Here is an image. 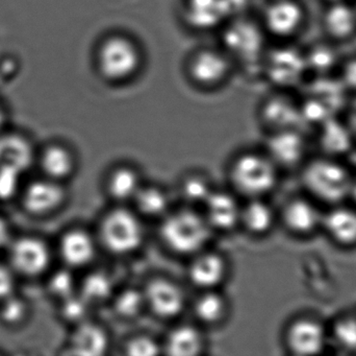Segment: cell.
Here are the masks:
<instances>
[{
    "label": "cell",
    "mask_w": 356,
    "mask_h": 356,
    "mask_svg": "<svg viewBox=\"0 0 356 356\" xmlns=\"http://www.w3.org/2000/svg\"><path fill=\"white\" fill-rule=\"evenodd\" d=\"M211 226L205 217L192 210H179L166 217L161 235L165 244L180 254L200 250L209 238Z\"/></svg>",
    "instance_id": "obj_1"
},
{
    "label": "cell",
    "mask_w": 356,
    "mask_h": 356,
    "mask_svg": "<svg viewBox=\"0 0 356 356\" xmlns=\"http://www.w3.org/2000/svg\"><path fill=\"white\" fill-rule=\"evenodd\" d=\"M98 70L110 82H124L133 77L141 65V52L137 44L122 35L110 36L97 50Z\"/></svg>",
    "instance_id": "obj_2"
},
{
    "label": "cell",
    "mask_w": 356,
    "mask_h": 356,
    "mask_svg": "<svg viewBox=\"0 0 356 356\" xmlns=\"http://www.w3.org/2000/svg\"><path fill=\"white\" fill-rule=\"evenodd\" d=\"M6 261L17 277L35 279L49 272L52 252L49 245L39 236L14 238L6 250Z\"/></svg>",
    "instance_id": "obj_3"
},
{
    "label": "cell",
    "mask_w": 356,
    "mask_h": 356,
    "mask_svg": "<svg viewBox=\"0 0 356 356\" xmlns=\"http://www.w3.org/2000/svg\"><path fill=\"white\" fill-rule=\"evenodd\" d=\"M230 179L241 194L253 199L259 198L275 185L276 171L273 161L261 155H242L232 164Z\"/></svg>",
    "instance_id": "obj_4"
},
{
    "label": "cell",
    "mask_w": 356,
    "mask_h": 356,
    "mask_svg": "<svg viewBox=\"0 0 356 356\" xmlns=\"http://www.w3.org/2000/svg\"><path fill=\"white\" fill-rule=\"evenodd\" d=\"M102 240L111 252L127 254L139 248L143 228L131 211L117 208L104 217L100 227Z\"/></svg>",
    "instance_id": "obj_5"
},
{
    "label": "cell",
    "mask_w": 356,
    "mask_h": 356,
    "mask_svg": "<svg viewBox=\"0 0 356 356\" xmlns=\"http://www.w3.org/2000/svg\"><path fill=\"white\" fill-rule=\"evenodd\" d=\"M307 187L319 198L330 202L342 200L349 194L351 180L343 167L328 161H317L305 173Z\"/></svg>",
    "instance_id": "obj_6"
},
{
    "label": "cell",
    "mask_w": 356,
    "mask_h": 356,
    "mask_svg": "<svg viewBox=\"0 0 356 356\" xmlns=\"http://www.w3.org/2000/svg\"><path fill=\"white\" fill-rule=\"evenodd\" d=\"M67 192L60 182L49 178L31 182L21 196L23 209L33 217H46L58 211L66 202Z\"/></svg>",
    "instance_id": "obj_7"
},
{
    "label": "cell",
    "mask_w": 356,
    "mask_h": 356,
    "mask_svg": "<svg viewBox=\"0 0 356 356\" xmlns=\"http://www.w3.org/2000/svg\"><path fill=\"white\" fill-rule=\"evenodd\" d=\"M325 326L317 320L299 319L286 332V344L295 356H319L327 344Z\"/></svg>",
    "instance_id": "obj_8"
},
{
    "label": "cell",
    "mask_w": 356,
    "mask_h": 356,
    "mask_svg": "<svg viewBox=\"0 0 356 356\" xmlns=\"http://www.w3.org/2000/svg\"><path fill=\"white\" fill-rule=\"evenodd\" d=\"M188 69L195 83L202 87H213L229 75L230 61L225 54L218 50L200 49L193 54Z\"/></svg>",
    "instance_id": "obj_9"
},
{
    "label": "cell",
    "mask_w": 356,
    "mask_h": 356,
    "mask_svg": "<svg viewBox=\"0 0 356 356\" xmlns=\"http://www.w3.org/2000/svg\"><path fill=\"white\" fill-rule=\"evenodd\" d=\"M228 52L242 62H252L259 58L263 49L261 31L250 21L240 20L232 23L224 36Z\"/></svg>",
    "instance_id": "obj_10"
},
{
    "label": "cell",
    "mask_w": 356,
    "mask_h": 356,
    "mask_svg": "<svg viewBox=\"0 0 356 356\" xmlns=\"http://www.w3.org/2000/svg\"><path fill=\"white\" fill-rule=\"evenodd\" d=\"M266 67L272 82L277 85L291 86L300 81L307 61L295 49L280 48L269 54Z\"/></svg>",
    "instance_id": "obj_11"
},
{
    "label": "cell",
    "mask_w": 356,
    "mask_h": 356,
    "mask_svg": "<svg viewBox=\"0 0 356 356\" xmlns=\"http://www.w3.org/2000/svg\"><path fill=\"white\" fill-rule=\"evenodd\" d=\"M144 298L150 309L163 318L177 317L184 307V293L169 280H152L146 288Z\"/></svg>",
    "instance_id": "obj_12"
},
{
    "label": "cell",
    "mask_w": 356,
    "mask_h": 356,
    "mask_svg": "<svg viewBox=\"0 0 356 356\" xmlns=\"http://www.w3.org/2000/svg\"><path fill=\"white\" fill-rule=\"evenodd\" d=\"M35 158L31 142L17 134L0 136V171L22 175L33 164Z\"/></svg>",
    "instance_id": "obj_13"
},
{
    "label": "cell",
    "mask_w": 356,
    "mask_h": 356,
    "mask_svg": "<svg viewBox=\"0 0 356 356\" xmlns=\"http://www.w3.org/2000/svg\"><path fill=\"white\" fill-rule=\"evenodd\" d=\"M230 16L226 0H186L184 17L196 29H215Z\"/></svg>",
    "instance_id": "obj_14"
},
{
    "label": "cell",
    "mask_w": 356,
    "mask_h": 356,
    "mask_svg": "<svg viewBox=\"0 0 356 356\" xmlns=\"http://www.w3.org/2000/svg\"><path fill=\"white\" fill-rule=\"evenodd\" d=\"M60 258L68 267L88 265L95 254V245L91 235L81 229H71L60 236L58 242Z\"/></svg>",
    "instance_id": "obj_15"
},
{
    "label": "cell",
    "mask_w": 356,
    "mask_h": 356,
    "mask_svg": "<svg viewBox=\"0 0 356 356\" xmlns=\"http://www.w3.org/2000/svg\"><path fill=\"white\" fill-rule=\"evenodd\" d=\"M40 167L46 178L63 183L74 173L76 160L70 148L54 144L46 146L40 155Z\"/></svg>",
    "instance_id": "obj_16"
},
{
    "label": "cell",
    "mask_w": 356,
    "mask_h": 356,
    "mask_svg": "<svg viewBox=\"0 0 356 356\" xmlns=\"http://www.w3.org/2000/svg\"><path fill=\"white\" fill-rule=\"evenodd\" d=\"M108 349V334L95 324H81L71 336L72 356H104Z\"/></svg>",
    "instance_id": "obj_17"
},
{
    "label": "cell",
    "mask_w": 356,
    "mask_h": 356,
    "mask_svg": "<svg viewBox=\"0 0 356 356\" xmlns=\"http://www.w3.org/2000/svg\"><path fill=\"white\" fill-rule=\"evenodd\" d=\"M207 221L209 226L219 229H230L241 217V209L236 199L224 192H213L205 201Z\"/></svg>",
    "instance_id": "obj_18"
},
{
    "label": "cell",
    "mask_w": 356,
    "mask_h": 356,
    "mask_svg": "<svg viewBox=\"0 0 356 356\" xmlns=\"http://www.w3.org/2000/svg\"><path fill=\"white\" fill-rule=\"evenodd\" d=\"M225 273V261L221 256L213 253L197 257L190 268L191 281L204 290H209L221 284Z\"/></svg>",
    "instance_id": "obj_19"
},
{
    "label": "cell",
    "mask_w": 356,
    "mask_h": 356,
    "mask_svg": "<svg viewBox=\"0 0 356 356\" xmlns=\"http://www.w3.org/2000/svg\"><path fill=\"white\" fill-rule=\"evenodd\" d=\"M322 226L328 235L342 246L356 244V212L347 208H337L322 219Z\"/></svg>",
    "instance_id": "obj_20"
},
{
    "label": "cell",
    "mask_w": 356,
    "mask_h": 356,
    "mask_svg": "<svg viewBox=\"0 0 356 356\" xmlns=\"http://www.w3.org/2000/svg\"><path fill=\"white\" fill-rule=\"evenodd\" d=\"M302 139L294 130L276 131L268 140V150L272 160L280 164H293L303 154Z\"/></svg>",
    "instance_id": "obj_21"
},
{
    "label": "cell",
    "mask_w": 356,
    "mask_h": 356,
    "mask_svg": "<svg viewBox=\"0 0 356 356\" xmlns=\"http://www.w3.org/2000/svg\"><path fill=\"white\" fill-rule=\"evenodd\" d=\"M301 17V8L295 2L280 0L272 3L265 13L266 25L276 35H288L298 26Z\"/></svg>",
    "instance_id": "obj_22"
},
{
    "label": "cell",
    "mask_w": 356,
    "mask_h": 356,
    "mask_svg": "<svg viewBox=\"0 0 356 356\" xmlns=\"http://www.w3.org/2000/svg\"><path fill=\"white\" fill-rule=\"evenodd\" d=\"M284 223L297 234H309L322 225L323 217L307 201L295 200L284 209Z\"/></svg>",
    "instance_id": "obj_23"
},
{
    "label": "cell",
    "mask_w": 356,
    "mask_h": 356,
    "mask_svg": "<svg viewBox=\"0 0 356 356\" xmlns=\"http://www.w3.org/2000/svg\"><path fill=\"white\" fill-rule=\"evenodd\" d=\"M141 176L131 167H117L106 179V189L111 198L123 202L134 200L141 188Z\"/></svg>",
    "instance_id": "obj_24"
},
{
    "label": "cell",
    "mask_w": 356,
    "mask_h": 356,
    "mask_svg": "<svg viewBox=\"0 0 356 356\" xmlns=\"http://www.w3.org/2000/svg\"><path fill=\"white\" fill-rule=\"evenodd\" d=\"M263 118L276 131L294 130L302 121L300 109L286 98H274L268 100L263 108Z\"/></svg>",
    "instance_id": "obj_25"
},
{
    "label": "cell",
    "mask_w": 356,
    "mask_h": 356,
    "mask_svg": "<svg viewBox=\"0 0 356 356\" xmlns=\"http://www.w3.org/2000/svg\"><path fill=\"white\" fill-rule=\"evenodd\" d=\"M168 356H199L203 350V338L192 326H179L169 334L166 341Z\"/></svg>",
    "instance_id": "obj_26"
},
{
    "label": "cell",
    "mask_w": 356,
    "mask_h": 356,
    "mask_svg": "<svg viewBox=\"0 0 356 356\" xmlns=\"http://www.w3.org/2000/svg\"><path fill=\"white\" fill-rule=\"evenodd\" d=\"M240 219L249 231L263 234L271 229L274 215L269 205L254 199L241 210Z\"/></svg>",
    "instance_id": "obj_27"
},
{
    "label": "cell",
    "mask_w": 356,
    "mask_h": 356,
    "mask_svg": "<svg viewBox=\"0 0 356 356\" xmlns=\"http://www.w3.org/2000/svg\"><path fill=\"white\" fill-rule=\"evenodd\" d=\"M134 201L138 209L148 217H158L166 212L169 196L163 188L156 185L141 186Z\"/></svg>",
    "instance_id": "obj_28"
},
{
    "label": "cell",
    "mask_w": 356,
    "mask_h": 356,
    "mask_svg": "<svg viewBox=\"0 0 356 356\" xmlns=\"http://www.w3.org/2000/svg\"><path fill=\"white\" fill-rule=\"evenodd\" d=\"M196 317L203 323L216 324L226 314V302L223 297L216 293H205L197 299L194 307Z\"/></svg>",
    "instance_id": "obj_29"
},
{
    "label": "cell",
    "mask_w": 356,
    "mask_h": 356,
    "mask_svg": "<svg viewBox=\"0 0 356 356\" xmlns=\"http://www.w3.org/2000/svg\"><path fill=\"white\" fill-rule=\"evenodd\" d=\"M31 315V307L23 297L16 294L0 303V322L6 327L23 325Z\"/></svg>",
    "instance_id": "obj_30"
},
{
    "label": "cell",
    "mask_w": 356,
    "mask_h": 356,
    "mask_svg": "<svg viewBox=\"0 0 356 356\" xmlns=\"http://www.w3.org/2000/svg\"><path fill=\"white\" fill-rule=\"evenodd\" d=\"M321 141L327 152L341 154L348 150L351 139L346 127L330 118L323 123Z\"/></svg>",
    "instance_id": "obj_31"
},
{
    "label": "cell",
    "mask_w": 356,
    "mask_h": 356,
    "mask_svg": "<svg viewBox=\"0 0 356 356\" xmlns=\"http://www.w3.org/2000/svg\"><path fill=\"white\" fill-rule=\"evenodd\" d=\"M112 290L110 277L102 272H94L83 280L81 296L88 303L102 302L111 296Z\"/></svg>",
    "instance_id": "obj_32"
},
{
    "label": "cell",
    "mask_w": 356,
    "mask_h": 356,
    "mask_svg": "<svg viewBox=\"0 0 356 356\" xmlns=\"http://www.w3.org/2000/svg\"><path fill=\"white\" fill-rule=\"evenodd\" d=\"M328 31L338 37L351 33L355 25V14L345 4H336L330 8L325 18Z\"/></svg>",
    "instance_id": "obj_33"
},
{
    "label": "cell",
    "mask_w": 356,
    "mask_h": 356,
    "mask_svg": "<svg viewBox=\"0 0 356 356\" xmlns=\"http://www.w3.org/2000/svg\"><path fill=\"white\" fill-rule=\"evenodd\" d=\"M213 192L211 181L201 173H191L180 184L181 196L193 203H205Z\"/></svg>",
    "instance_id": "obj_34"
},
{
    "label": "cell",
    "mask_w": 356,
    "mask_h": 356,
    "mask_svg": "<svg viewBox=\"0 0 356 356\" xmlns=\"http://www.w3.org/2000/svg\"><path fill=\"white\" fill-rule=\"evenodd\" d=\"M344 88L343 83H336L330 79L318 81L312 88V98L325 105L332 112L338 108L344 100Z\"/></svg>",
    "instance_id": "obj_35"
},
{
    "label": "cell",
    "mask_w": 356,
    "mask_h": 356,
    "mask_svg": "<svg viewBox=\"0 0 356 356\" xmlns=\"http://www.w3.org/2000/svg\"><path fill=\"white\" fill-rule=\"evenodd\" d=\"M47 290L52 296L60 298V300L68 298L73 295L74 290V279L72 274L68 270L51 272L49 280L47 281Z\"/></svg>",
    "instance_id": "obj_36"
},
{
    "label": "cell",
    "mask_w": 356,
    "mask_h": 356,
    "mask_svg": "<svg viewBox=\"0 0 356 356\" xmlns=\"http://www.w3.org/2000/svg\"><path fill=\"white\" fill-rule=\"evenodd\" d=\"M145 301L144 295L136 290H127L121 293L115 301L117 313L123 317H135L140 313Z\"/></svg>",
    "instance_id": "obj_37"
},
{
    "label": "cell",
    "mask_w": 356,
    "mask_h": 356,
    "mask_svg": "<svg viewBox=\"0 0 356 356\" xmlns=\"http://www.w3.org/2000/svg\"><path fill=\"white\" fill-rule=\"evenodd\" d=\"M337 342L347 350H356V319L345 318L337 322L334 327Z\"/></svg>",
    "instance_id": "obj_38"
},
{
    "label": "cell",
    "mask_w": 356,
    "mask_h": 356,
    "mask_svg": "<svg viewBox=\"0 0 356 356\" xmlns=\"http://www.w3.org/2000/svg\"><path fill=\"white\" fill-rule=\"evenodd\" d=\"M62 301V315L68 321L81 322L87 315L89 303L83 297L73 294Z\"/></svg>",
    "instance_id": "obj_39"
},
{
    "label": "cell",
    "mask_w": 356,
    "mask_h": 356,
    "mask_svg": "<svg viewBox=\"0 0 356 356\" xmlns=\"http://www.w3.org/2000/svg\"><path fill=\"white\" fill-rule=\"evenodd\" d=\"M160 346L154 339L148 336H136L127 346V356H159Z\"/></svg>",
    "instance_id": "obj_40"
},
{
    "label": "cell",
    "mask_w": 356,
    "mask_h": 356,
    "mask_svg": "<svg viewBox=\"0 0 356 356\" xmlns=\"http://www.w3.org/2000/svg\"><path fill=\"white\" fill-rule=\"evenodd\" d=\"M302 121H311V123H322L323 125L328 119L332 118V111L322 104L319 100L312 98L305 102V106L300 109Z\"/></svg>",
    "instance_id": "obj_41"
},
{
    "label": "cell",
    "mask_w": 356,
    "mask_h": 356,
    "mask_svg": "<svg viewBox=\"0 0 356 356\" xmlns=\"http://www.w3.org/2000/svg\"><path fill=\"white\" fill-rule=\"evenodd\" d=\"M17 275L6 263H0V303L16 294Z\"/></svg>",
    "instance_id": "obj_42"
},
{
    "label": "cell",
    "mask_w": 356,
    "mask_h": 356,
    "mask_svg": "<svg viewBox=\"0 0 356 356\" xmlns=\"http://www.w3.org/2000/svg\"><path fill=\"white\" fill-rule=\"evenodd\" d=\"M305 61L307 66L309 65L317 71H326L334 65V54L330 48L318 47L312 52L309 59Z\"/></svg>",
    "instance_id": "obj_43"
},
{
    "label": "cell",
    "mask_w": 356,
    "mask_h": 356,
    "mask_svg": "<svg viewBox=\"0 0 356 356\" xmlns=\"http://www.w3.org/2000/svg\"><path fill=\"white\" fill-rule=\"evenodd\" d=\"M20 176L12 171H0V199H10L14 196Z\"/></svg>",
    "instance_id": "obj_44"
},
{
    "label": "cell",
    "mask_w": 356,
    "mask_h": 356,
    "mask_svg": "<svg viewBox=\"0 0 356 356\" xmlns=\"http://www.w3.org/2000/svg\"><path fill=\"white\" fill-rule=\"evenodd\" d=\"M14 236H13L10 223L0 215V252H6Z\"/></svg>",
    "instance_id": "obj_45"
},
{
    "label": "cell",
    "mask_w": 356,
    "mask_h": 356,
    "mask_svg": "<svg viewBox=\"0 0 356 356\" xmlns=\"http://www.w3.org/2000/svg\"><path fill=\"white\" fill-rule=\"evenodd\" d=\"M343 84L345 87H351L356 89V60L349 63L345 68L343 75Z\"/></svg>",
    "instance_id": "obj_46"
},
{
    "label": "cell",
    "mask_w": 356,
    "mask_h": 356,
    "mask_svg": "<svg viewBox=\"0 0 356 356\" xmlns=\"http://www.w3.org/2000/svg\"><path fill=\"white\" fill-rule=\"evenodd\" d=\"M4 121H6V112H4V109L0 105V129L3 127Z\"/></svg>",
    "instance_id": "obj_47"
},
{
    "label": "cell",
    "mask_w": 356,
    "mask_h": 356,
    "mask_svg": "<svg viewBox=\"0 0 356 356\" xmlns=\"http://www.w3.org/2000/svg\"><path fill=\"white\" fill-rule=\"evenodd\" d=\"M349 194H351L353 200H355L356 202V181L351 182L350 189H349Z\"/></svg>",
    "instance_id": "obj_48"
},
{
    "label": "cell",
    "mask_w": 356,
    "mask_h": 356,
    "mask_svg": "<svg viewBox=\"0 0 356 356\" xmlns=\"http://www.w3.org/2000/svg\"><path fill=\"white\" fill-rule=\"evenodd\" d=\"M0 356H1V355H0Z\"/></svg>",
    "instance_id": "obj_49"
}]
</instances>
